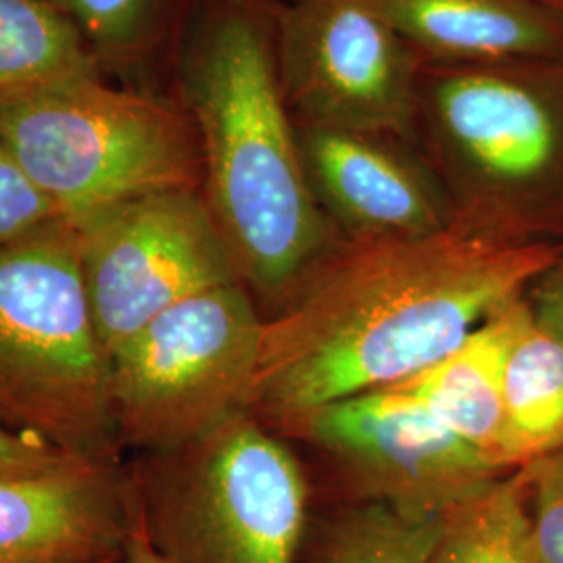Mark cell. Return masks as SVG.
I'll list each match as a JSON object with an SVG mask.
<instances>
[{
  "label": "cell",
  "instance_id": "1",
  "mask_svg": "<svg viewBox=\"0 0 563 563\" xmlns=\"http://www.w3.org/2000/svg\"><path fill=\"white\" fill-rule=\"evenodd\" d=\"M555 255L472 225L355 239L265 320L246 411L286 434L307 413L420 374L544 274Z\"/></svg>",
  "mask_w": 563,
  "mask_h": 563
},
{
  "label": "cell",
  "instance_id": "2",
  "mask_svg": "<svg viewBox=\"0 0 563 563\" xmlns=\"http://www.w3.org/2000/svg\"><path fill=\"white\" fill-rule=\"evenodd\" d=\"M184 86L202 197L246 290L280 311L323 262L328 232L262 23L242 9L211 21Z\"/></svg>",
  "mask_w": 563,
  "mask_h": 563
},
{
  "label": "cell",
  "instance_id": "3",
  "mask_svg": "<svg viewBox=\"0 0 563 563\" xmlns=\"http://www.w3.org/2000/svg\"><path fill=\"white\" fill-rule=\"evenodd\" d=\"M0 426L80 460L123 463L111 362L76 228L63 220L0 246Z\"/></svg>",
  "mask_w": 563,
  "mask_h": 563
},
{
  "label": "cell",
  "instance_id": "4",
  "mask_svg": "<svg viewBox=\"0 0 563 563\" xmlns=\"http://www.w3.org/2000/svg\"><path fill=\"white\" fill-rule=\"evenodd\" d=\"M132 516L163 563H299L311 493L249 411L199 441L123 460Z\"/></svg>",
  "mask_w": 563,
  "mask_h": 563
},
{
  "label": "cell",
  "instance_id": "5",
  "mask_svg": "<svg viewBox=\"0 0 563 563\" xmlns=\"http://www.w3.org/2000/svg\"><path fill=\"white\" fill-rule=\"evenodd\" d=\"M0 141L69 225L202 181L192 120L99 76L0 97Z\"/></svg>",
  "mask_w": 563,
  "mask_h": 563
},
{
  "label": "cell",
  "instance_id": "6",
  "mask_svg": "<svg viewBox=\"0 0 563 563\" xmlns=\"http://www.w3.org/2000/svg\"><path fill=\"white\" fill-rule=\"evenodd\" d=\"M265 318L242 282L174 305L111 357L123 460L195 443L246 411Z\"/></svg>",
  "mask_w": 563,
  "mask_h": 563
},
{
  "label": "cell",
  "instance_id": "7",
  "mask_svg": "<svg viewBox=\"0 0 563 563\" xmlns=\"http://www.w3.org/2000/svg\"><path fill=\"white\" fill-rule=\"evenodd\" d=\"M74 228L81 280L109 362L174 305L241 282L199 190L148 195Z\"/></svg>",
  "mask_w": 563,
  "mask_h": 563
},
{
  "label": "cell",
  "instance_id": "8",
  "mask_svg": "<svg viewBox=\"0 0 563 563\" xmlns=\"http://www.w3.org/2000/svg\"><path fill=\"white\" fill-rule=\"evenodd\" d=\"M286 434L334 463L342 501L441 516L501 474L411 397L384 388L307 413Z\"/></svg>",
  "mask_w": 563,
  "mask_h": 563
},
{
  "label": "cell",
  "instance_id": "9",
  "mask_svg": "<svg viewBox=\"0 0 563 563\" xmlns=\"http://www.w3.org/2000/svg\"><path fill=\"white\" fill-rule=\"evenodd\" d=\"M282 48V78L313 125L369 134L409 120L413 81L402 38L369 0H313L286 23Z\"/></svg>",
  "mask_w": 563,
  "mask_h": 563
},
{
  "label": "cell",
  "instance_id": "10",
  "mask_svg": "<svg viewBox=\"0 0 563 563\" xmlns=\"http://www.w3.org/2000/svg\"><path fill=\"white\" fill-rule=\"evenodd\" d=\"M132 504L121 465L0 478V563H101L123 555Z\"/></svg>",
  "mask_w": 563,
  "mask_h": 563
},
{
  "label": "cell",
  "instance_id": "11",
  "mask_svg": "<svg viewBox=\"0 0 563 563\" xmlns=\"http://www.w3.org/2000/svg\"><path fill=\"white\" fill-rule=\"evenodd\" d=\"M430 107L444 141L488 180H530L555 157V120L520 81L453 69L432 81Z\"/></svg>",
  "mask_w": 563,
  "mask_h": 563
},
{
  "label": "cell",
  "instance_id": "12",
  "mask_svg": "<svg viewBox=\"0 0 563 563\" xmlns=\"http://www.w3.org/2000/svg\"><path fill=\"white\" fill-rule=\"evenodd\" d=\"M301 148L313 190L357 239H407L446 228L418 174L367 134L311 125Z\"/></svg>",
  "mask_w": 563,
  "mask_h": 563
},
{
  "label": "cell",
  "instance_id": "13",
  "mask_svg": "<svg viewBox=\"0 0 563 563\" xmlns=\"http://www.w3.org/2000/svg\"><path fill=\"white\" fill-rule=\"evenodd\" d=\"M526 307L514 301L420 374L390 386L420 402L439 422L504 470V383L507 355Z\"/></svg>",
  "mask_w": 563,
  "mask_h": 563
},
{
  "label": "cell",
  "instance_id": "14",
  "mask_svg": "<svg viewBox=\"0 0 563 563\" xmlns=\"http://www.w3.org/2000/svg\"><path fill=\"white\" fill-rule=\"evenodd\" d=\"M402 41L457 59L539 51L543 27L504 0H369Z\"/></svg>",
  "mask_w": 563,
  "mask_h": 563
},
{
  "label": "cell",
  "instance_id": "15",
  "mask_svg": "<svg viewBox=\"0 0 563 563\" xmlns=\"http://www.w3.org/2000/svg\"><path fill=\"white\" fill-rule=\"evenodd\" d=\"M505 463L530 465L563 444V341L526 307L504 383Z\"/></svg>",
  "mask_w": 563,
  "mask_h": 563
},
{
  "label": "cell",
  "instance_id": "16",
  "mask_svg": "<svg viewBox=\"0 0 563 563\" xmlns=\"http://www.w3.org/2000/svg\"><path fill=\"white\" fill-rule=\"evenodd\" d=\"M441 516L402 511L380 501H341L313 514L299 563H428Z\"/></svg>",
  "mask_w": 563,
  "mask_h": 563
},
{
  "label": "cell",
  "instance_id": "17",
  "mask_svg": "<svg viewBox=\"0 0 563 563\" xmlns=\"http://www.w3.org/2000/svg\"><path fill=\"white\" fill-rule=\"evenodd\" d=\"M99 76L80 30L46 0H0V97Z\"/></svg>",
  "mask_w": 563,
  "mask_h": 563
},
{
  "label": "cell",
  "instance_id": "18",
  "mask_svg": "<svg viewBox=\"0 0 563 563\" xmlns=\"http://www.w3.org/2000/svg\"><path fill=\"white\" fill-rule=\"evenodd\" d=\"M526 478H497L449 507L428 563H541Z\"/></svg>",
  "mask_w": 563,
  "mask_h": 563
},
{
  "label": "cell",
  "instance_id": "19",
  "mask_svg": "<svg viewBox=\"0 0 563 563\" xmlns=\"http://www.w3.org/2000/svg\"><path fill=\"white\" fill-rule=\"evenodd\" d=\"M60 216L41 186L0 141V246L25 239Z\"/></svg>",
  "mask_w": 563,
  "mask_h": 563
},
{
  "label": "cell",
  "instance_id": "20",
  "mask_svg": "<svg viewBox=\"0 0 563 563\" xmlns=\"http://www.w3.org/2000/svg\"><path fill=\"white\" fill-rule=\"evenodd\" d=\"M155 0H60V11L84 41L104 51H125L141 38Z\"/></svg>",
  "mask_w": 563,
  "mask_h": 563
},
{
  "label": "cell",
  "instance_id": "21",
  "mask_svg": "<svg viewBox=\"0 0 563 563\" xmlns=\"http://www.w3.org/2000/svg\"><path fill=\"white\" fill-rule=\"evenodd\" d=\"M523 470L532 488L528 511L541 563H563V444Z\"/></svg>",
  "mask_w": 563,
  "mask_h": 563
},
{
  "label": "cell",
  "instance_id": "22",
  "mask_svg": "<svg viewBox=\"0 0 563 563\" xmlns=\"http://www.w3.org/2000/svg\"><path fill=\"white\" fill-rule=\"evenodd\" d=\"M88 460L67 455L53 444L23 437L0 426V478H30L71 470Z\"/></svg>",
  "mask_w": 563,
  "mask_h": 563
},
{
  "label": "cell",
  "instance_id": "23",
  "mask_svg": "<svg viewBox=\"0 0 563 563\" xmlns=\"http://www.w3.org/2000/svg\"><path fill=\"white\" fill-rule=\"evenodd\" d=\"M530 311L544 330L563 341V257L544 272L543 284Z\"/></svg>",
  "mask_w": 563,
  "mask_h": 563
},
{
  "label": "cell",
  "instance_id": "24",
  "mask_svg": "<svg viewBox=\"0 0 563 563\" xmlns=\"http://www.w3.org/2000/svg\"><path fill=\"white\" fill-rule=\"evenodd\" d=\"M120 563H163L157 553L153 551V547L146 541L141 526L134 520L132 516V523H130V532H128V541L123 547V555H121Z\"/></svg>",
  "mask_w": 563,
  "mask_h": 563
},
{
  "label": "cell",
  "instance_id": "25",
  "mask_svg": "<svg viewBox=\"0 0 563 563\" xmlns=\"http://www.w3.org/2000/svg\"><path fill=\"white\" fill-rule=\"evenodd\" d=\"M121 562V558H115V560H107V562H101V563H120Z\"/></svg>",
  "mask_w": 563,
  "mask_h": 563
}]
</instances>
